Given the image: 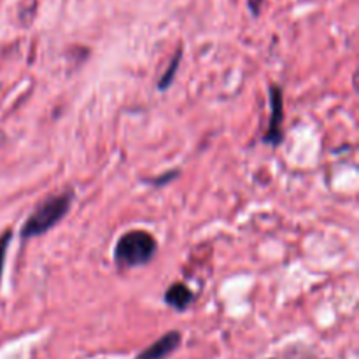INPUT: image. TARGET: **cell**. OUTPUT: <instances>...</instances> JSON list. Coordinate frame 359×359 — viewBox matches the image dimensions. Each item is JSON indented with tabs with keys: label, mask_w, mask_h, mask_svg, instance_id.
Listing matches in <instances>:
<instances>
[{
	"label": "cell",
	"mask_w": 359,
	"mask_h": 359,
	"mask_svg": "<svg viewBox=\"0 0 359 359\" xmlns=\"http://www.w3.org/2000/svg\"><path fill=\"white\" fill-rule=\"evenodd\" d=\"M74 200H76V191L72 188L63 189L58 195L46 196L42 202L35 205V209L21 226V238L28 241V238L48 233L70 212Z\"/></svg>",
	"instance_id": "cell-1"
},
{
	"label": "cell",
	"mask_w": 359,
	"mask_h": 359,
	"mask_svg": "<svg viewBox=\"0 0 359 359\" xmlns=\"http://www.w3.org/2000/svg\"><path fill=\"white\" fill-rule=\"evenodd\" d=\"M158 252V241L146 230L125 231L114 245V263L119 270L146 266Z\"/></svg>",
	"instance_id": "cell-2"
},
{
	"label": "cell",
	"mask_w": 359,
	"mask_h": 359,
	"mask_svg": "<svg viewBox=\"0 0 359 359\" xmlns=\"http://www.w3.org/2000/svg\"><path fill=\"white\" fill-rule=\"evenodd\" d=\"M270 118L266 132L263 135V144L277 147L284 139L283 121H284V97L279 84H270Z\"/></svg>",
	"instance_id": "cell-3"
},
{
	"label": "cell",
	"mask_w": 359,
	"mask_h": 359,
	"mask_svg": "<svg viewBox=\"0 0 359 359\" xmlns=\"http://www.w3.org/2000/svg\"><path fill=\"white\" fill-rule=\"evenodd\" d=\"M181 344L182 333L179 330H170V332L161 335L158 340H154L146 349L140 351L135 359H167L181 347Z\"/></svg>",
	"instance_id": "cell-4"
},
{
	"label": "cell",
	"mask_w": 359,
	"mask_h": 359,
	"mask_svg": "<svg viewBox=\"0 0 359 359\" xmlns=\"http://www.w3.org/2000/svg\"><path fill=\"white\" fill-rule=\"evenodd\" d=\"M193 300H195V294H193V291L189 290L184 283L170 284L163 294L165 304L177 312L188 311V309L191 307Z\"/></svg>",
	"instance_id": "cell-5"
},
{
	"label": "cell",
	"mask_w": 359,
	"mask_h": 359,
	"mask_svg": "<svg viewBox=\"0 0 359 359\" xmlns=\"http://www.w3.org/2000/svg\"><path fill=\"white\" fill-rule=\"evenodd\" d=\"M181 60H182V49L179 48L177 51L174 53V56H172V62L168 63L167 70L161 74L160 81H158V90L165 91V90H168V88H170V84L174 83L175 74H177V70H179V65H181Z\"/></svg>",
	"instance_id": "cell-6"
},
{
	"label": "cell",
	"mask_w": 359,
	"mask_h": 359,
	"mask_svg": "<svg viewBox=\"0 0 359 359\" xmlns=\"http://www.w3.org/2000/svg\"><path fill=\"white\" fill-rule=\"evenodd\" d=\"M11 241H13V230L7 228V230L0 235V283H2V273H4V266H6V256H7V249H9Z\"/></svg>",
	"instance_id": "cell-7"
},
{
	"label": "cell",
	"mask_w": 359,
	"mask_h": 359,
	"mask_svg": "<svg viewBox=\"0 0 359 359\" xmlns=\"http://www.w3.org/2000/svg\"><path fill=\"white\" fill-rule=\"evenodd\" d=\"M177 177H179V170H168L167 174L158 175V177L151 179V184L156 186V188H160V186L170 184V182L175 181V179H177Z\"/></svg>",
	"instance_id": "cell-8"
},
{
	"label": "cell",
	"mask_w": 359,
	"mask_h": 359,
	"mask_svg": "<svg viewBox=\"0 0 359 359\" xmlns=\"http://www.w3.org/2000/svg\"><path fill=\"white\" fill-rule=\"evenodd\" d=\"M263 4H265V0H248V6L249 9H251L252 16H258L259 11H262Z\"/></svg>",
	"instance_id": "cell-9"
}]
</instances>
